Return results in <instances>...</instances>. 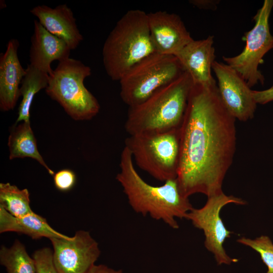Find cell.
Returning a JSON list of instances; mask_svg holds the SVG:
<instances>
[{"instance_id": "obj_1", "label": "cell", "mask_w": 273, "mask_h": 273, "mask_svg": "<svg viewBox=\"0 0 273 273\" xmlns=\"http://www.w3.org/2000/svg\"><path fill=\"white\" fill-rule=\"evenodd\" d=\"M236 120L223 105L216 80L193 84L179 128L176 179L185 196L223 192L236 151Z\"/></svg>"}, {"instance_id": "obj_2", "label": "cell", "mask_w": 273, "mask_h": 273, "mask_svg": "<svg viewBox=\"0 0 273 273\" xmlns=\"http://www.w3.org/2000/svg\"><path fill=\"white\" fill-rule=\"evenodd\" d=\"M119 166L116 178L133 210L178 229L175 218H186L193 207L189 198L181 193L176 178L159 186L148 184L138 173L131 154L125 147L120 155Z\"/></svg>"}, {"instance_id": "obj_3", "label": "cell", "mask_w": 273, "mask_h": 273, "mask_svg": "<svg viewBox=\"0 0 273 273\" xmlns=\"http://www.w3.org/2000/svg\"><path fill=\"white\" fill-rule=\"evenodd\" d=\"M193 82L184 71L141 104L129 107L125 129L129 135L163 133L178 129Z\"/></svg>"}, {"instance_id": "obj_4", "label": "cell", "mask_w": 273, "mask_h": 273, "mask_svg": "<svg viewBox=\"0 0 273 273\" xmlns=\"http://www.w3.org/2000/svg\"><path fill=\"white\" fill-rule=\"evenodd\" d=\"M154 53L147 13L130 10L117 22L104 43L103 65L110 78L119 81L134 65Z\"/></svg>"}, {"instance_id": "obj_5", "label": "cell", "mask_w": 273, "mask_h": 273, "mask_svg": "<svg viewBox=\"0 0 273 273\" xmlns=\"http://www.w3.org/2000/svg\"><path fill=\"white\" fill-rule=\"evenodd\" d=\"M91 73L89 66L69 58L59 62L45 88L47 94L75 120H90L100 111L98 100L84 84Z\"/></svg>"}, {"instance_id": "obj_6", "label": "cell", "mask_w": 273, "mask_h": 273, "mask_svg": "<svg viewBox=\"0 0 273 273\" xmlns=\"http://www.w3.org/2000/svg\"><path fill=\"white\" fill-rule=\"evenodd\" d=\"M179 128L163 133L129 135L124 147L138 166L155 179L164 182L175 179L179 160Z\"/></svg>"}, {"instance_id": "obj_7", "label": "cell", "mask_w": 273, "mask_h": 273, "mask_svg": "<svg viewBox=\"0 0 273 273\" xmlns=\"http://www.w3.org/2000/svg\"><path fill=\"white\" fill-rule=\"evenodd\" d=\"M184 71L175 56L154 53L134 65L120 79L121 98L129 107L139 105Z\"/></svg>"}, {"instance_id": "obj_8", "label": "cell", "mask_w": 273, "mask_h": 273, "mask_svg": "<svg viewBox=\"0 0 273 273\" xmlns=\"http://www.w3.org/2000/svg\"><path fill=\"white\" fill-rule=\"evenodd\" d=\"M272 8L273 0H264L253 17L254 26L245 34L244 50L234 57H222L225 64L235 69L250 88L264 82V77L258 67L263 63L264 55L273 49V35L269 25Z\"/></svg>"}, {"instance_id": "obj_9", "label": "cell", "mask_w": 273, "mask_h": 273, "mask_svg": "<svg viewBox=\"0 0 273 273\" xmlns=\"http://www.w3.org/2000/svg\"><path fill=\"white\" fill-rule=\"evenodd\" d=\"M230 203L243 205L246 204V201L232 195H226L222 192L208 197L203 207L199 209L193 208L186 218L195 227L204 232L205 247L214 255L218 265H230L239 261L230 257L223 247L225 240L231 237L233 232L225 228L220 212L222 207Z\"/></svg>"}, {"instance_id": "obj_10", "label": "cell", "mask_w": 273, "mask_h": 273, "mask_svg": "<svg viewBox=\"0 0 273 273\" xmlns=\"http://www.w3.org/2000/svg\"><path fill=\"white\" fill-rule=\"evenodd\" d=\"M59 273H86L100 255L97 242L89 233L78 230L73 237L50 239Z\"/></svg>"}, {"instance_id": "obj_11", "label": "cell", "mask_w": 273, "mask_h": 273, "mask_svg": "<svg viewBox=\"0 0 273 273\" xmlns=\"http://www.w3.org/2000/svg\"><path fill=\"white\" fill-rule=\"evenodd\" d=\"M217 79L221 101L228 112L239 121L252 119L257 103L246 81L228 64L215 61L212 66Z\"/></svg>"}, {"instance_id": "obj_12", "label": "cell", "mask_w": 273, "mask_h": 273, "mask_svg": "<svg viewBox=\"0 0 273 273\" xmlns=\"http://www.w3.org/2000/svg\"><path fill=\"white\" fill-rule=\"evenodd\" d=\"M150 34L156 53L175 56L193 38L177 14L159 11L147 13Z\"/></svg>"}, {"instance_id": "obj_13", "label": "cell", "mask_w": 273, "mask_h": 273, "mask_svg": "<svg viewBox=\"0 0 273 273\" xmlns=\"http://www.w3.org/2000/svg\"><path fill=\"white\" fill-rule=\"evenodd\" d=\"M19 41L8 42L5 53L0 56V109L9 111L15 108L20 96V84L25 75L18 56Z\"/></svg>"}, {"instance_id": "obj_14", "label": "cell", "mask_w": 273, "mask_h": 273, "mask_svg": "<svg viewBox=\"0 0 273 273\" xmlns=\"http://www.w3.org/2000/svg\"><path fill=\"white\" fill-rule=\"evenodd\" d=\"M213 39V35L201 40L193 39L175 56L184 71L191 76L194 84L215 80L211 74L215 58Z\"/></svg>"}, {"instance_id": "obj_15", "label": "cell", "mask_w": 273, "mask_h": 273, "mask_svg": "<svg viewBox=\"0 0 273 273\" xmlns=\"http://www.w3.org/2000/svg\"><path fill=\"white\" fill-rule=\"evenodd\" d=\"M30 12L47 31L64 41L71 50L77 48L83 40L73 13L66 4L58 5L55 8L38 5Z\"/></svg>"}, {"instance_id": "obj_16", "label": "cell", "mask_w": 273, "mask_h": 273, "mask_svg": "<svg viewBox=\"0 0 273 273\" xmlns=\"http://www.w3.org/2000/svg\"><path fill=\"white\" fill-rule=\"evenodd\" d=\"M71 49L66 42L47 31L37 20L34 21V31L31 37L29 61L31 65L48 73L53 70L52 63L69 57Z\"/></svg>"}, {"instance_id": "obj_17", "label": "cell", "mask_w": 273, "mask_h": 273, "mask_svg": "<svg viewBox=\"0 0 273 273\" xmlns=\"http://www.w3.org/2000/svg\"><path fill=\"white\" fill-rule=\"evenodd\" d=\"M8 232L24 234L32 239L67 236L53 229L46 218L34 212L23 216L16 217L0 206V233Z\"/></svg>"}, {"instance_id": "obj_18", "label": "cell", "mask_w": 273, "mask_h": 273, "mask_svg": "<svg viewBox=\"0 0 273 273\" xmlns=\"http://www.w3.org/2000/svg\"><path fill=\"white\" fill-rule=\"evenodd\" d=\"M8 145L10 160L15 158H31L43 166L50 174H55L38 151L36 140L30 122L23 121L18 124H14L11 129Z\"/></svg>"}, {"instance_id": "obj_19", "label": "cell", "mask_w": 273, "mask_h": 273, "mask_svg": "<svg viewBox=\"0 0 273 273\" xmlns=\"http://www.w3.org/2000/svg\"><path fill=\"white\" fill-rule=\"evenodd\" d=\"M49 78L50 75L48 73L30 64L28 65L20 88L22 99L15 124L23 121L30 122V108L34 96L41 89L47 87Z\"/></svg>"}, {"instance_id": "obj_20", "label": "cell", "mask_w": 273, "mask_h": 273, "mask_svg": "<svg viewBox=\"0 0 273 273\" xmlns=\"http://www.w3.org/2000/svg\"><path fill=\"white\" fill-rule=\"evenodd\" d=\"M0 263L7 273H36L33 257L29 255L25 246L18 240L9 248L1 246Z\"/></svg>"}, {"instance_id": "obj_21", "label": "cell", "mask_w": 273, "mask_h": 273, "mask_svg": "<svg viewBox=\"0 0 273 273\" xmlns=\"http://www.w3.org/2000/svg\"><path fill=\"white\" fill-rule=\"evenodd\" d=\"M27 189H20L9 183L0 184V206L16 217H21L33 211L30 206Z\"/></svg>"}, {"instance_id": "obj_22", "label": "cell", "mask_w": 273, "mask_h": 273, "mask_svg": "<svg viewBox=\"0 0 273 273\" xmlns=\"http://www.w3.org/2000/svg\"><path fill=\"white\" fill-rule=\"evenodd\" d=\"M237 241L256 251L267 267L265 273H273V243L269 237L265 235H261L254 239L242 237Z\"/></svg>"}, {"instance_id": "obj_23", "label": "cell", "mask_w": 273, "mask_h": 273, "mask_svg": "<svg viewBox=\"0 0 273 273\" xmlns=\"http://www.w3.org/2000/svg\"><path fill=\"white\" fill-rule=\"evenodd\" d=\"M36 273H59L54 264L53 251L44 247L36 250L32 255Z\"/></svg>"}, {"instance_id": "obj_24", "label": "cell", "mask_w": 273, "mask_h": 273, "mask_svg": "<svg viewBox=\"0 0 273 273\" xmlns=\"http://www.w3.org/2000/svg\"><path fill=\"white\" fill-rule=\"evenodd\" d=\"M76 178L75 174L72 170L69 169H62L54 175V185L60 191H68L74 186Z\"/></svg>"}, {"instance_id": "obj_25", "label": "cell", "mask_w": 273, "mask_h": 273, "mask_svg": "<svg viewBox=\"0 0 273 273\" xmlns=\"http://www.w3.org/2000/svg\"><path fill=\"white\" fill-rule=\"evenodd\" d=\"M252 93L257 104L264 105L273 101V85L263 90H252Z\"/></svg>"}, {"instance_id": "obj_26", "label": "cell", "mask_w": 273, "mask_h": 273, "mask_svg": "<svg viewBox=\"0 0 273 273\" xmlns=\"http://www.w3.org/2000/svg\"><path fill=\"white\" fill-rule=\"evenodd\" d=\"M219 2L217 0H192L189 3L201 9L214 10Z\"/></svg>"}, {"instance_id": "obj_27", "label": "cell", "mask_w": 273, "mask_h": 273, "mask_svg": "<svg viewBox=\"0 0 273 273\" xmlns=\"http://www.w3.org/2000/svg\"><path fill=\"white\" fill-rule=\"evenodd\" d=\"M86 273H123L121 270H115L103 265H93Z\"/></svg>"}]
</instances>
